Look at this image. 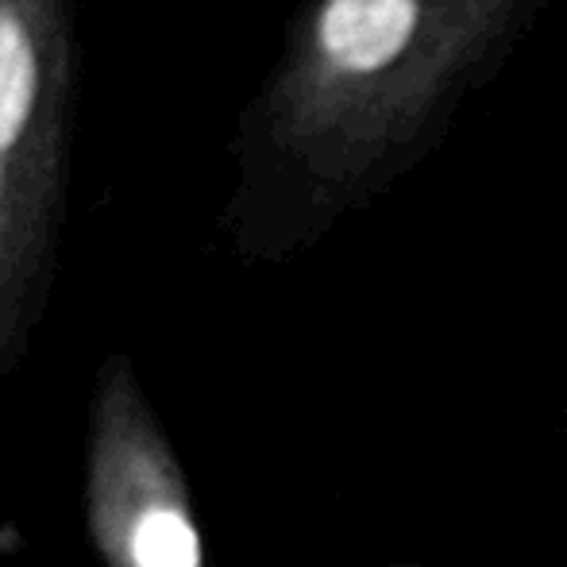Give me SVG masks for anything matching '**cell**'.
Instances as JSON below:
<instances>
[{"mask_svg": "<svg viewBox=\"0 0 567 567\" xmlns=\"http://www.w3.org/2000/svg\"><path fill=\"white\" fill-rule=\"evenodd\" d=\"M548 0H301L228 155L225 228L282 259L441 147Z\"/></svg>", "mask_w": 567, "mask_h": 567, "instance_id": "obj_1", "label": "cell"}, {"mask_svg": "<svg viewBox=\"0 0 567 567\" xmlns=\"http://www.w3.org/2000/svg\"><path fill=\"white\" fill-rule=\"evenodd\" d=\"M78 101V0H0V379L51 301Z\"/></svg>", "mask_w": 567, "mask_h": 567, "instance_id": "obj_2", "label": "cell"}, {"mask_svg": "<svg viewBox=\"0 0 567 567\" xmlns=\"http://www.w3.org/2000/svg\"><path fill=\"white\" fill-rule=\"evenodd\" d=\"M85 514L109 567H205L189 486L124 355L93 390Z\"/></svg>", "mask_w": 567, "mask_h": 567, "instance_id": "obj_3", "label": "cell"}]
</instances>
